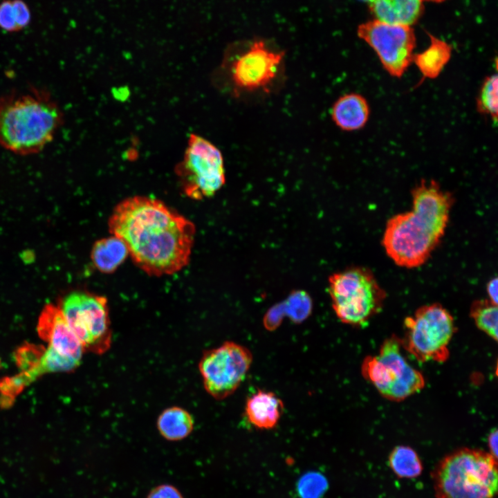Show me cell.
<instances>
[{"label": "cell", "mask_w": 498, "mask_h": 498, "mask_svg": "<svg viewBox=\"0 0 498 498\" xmlns=\"http://www.w3.org/2000/svg\"><path fill=\"white\" fill-rule=\"evenodd\" d=\"M401 338L392 335L382 344L378 353L364 360L361 372L385 398L401 401L425 386L423 374L413 367L403 353Z\"/></svg>", "instance_id": "cell-7"}, {"label": "cell", "mask_w": 498, "mask_h": 498, "mask_svg": "<svg viewBox=\"0 0 498 498\" xmlns=\"http://www.w3.org/2000/svg\"><path fill=\"white\" fill-rule=\"evenodd\" d=\"M176 174L183 192L194 200L212 196L225 183L221 151L210 141L196 134L190 136Z\"/></svg>", "instance_id": "cell-10"}, {"label": "cell", "mask_w": 498, "mask_h": 498, "mask_svg": "<svg viewBox=\"0 0 498 498\" xmlns=\"http://www.w3.org/2000/svg\"><path fill=\"white\" fill-rule=\"evenodd\" d=\"M147 498H183L181 492L174 486L162 484L153 488Z\"/></svg>", "instance_id": "cell-27"}, {"label": "cell", "mask_w": 498, "mask_h": 498, "mask_svg": "<svg viewBox=\"0 0 498 498\" xmlns=\"http://www.w3.org/2000/svg\"><path fill=\"white\" fill-rule=\"evenodd\" d=\"M284 314L282 304L273 306L265 315L264 319L265 328L270 331L275 329L282 322Z\"/></svg>", "instance_id": "cell-26"}, {"label": "cell", "mask_w": 498, "mask_h": 498, "mask_svg": "<svg viewBox=\"0 0 498 498\" xmlns=\"http://www.w3.org/2000/svg\"><path fill=\"white\" fill-rule=\"evenodd\" d=\"M431 476L436 498H495L497 493V459L479 449L453 451Z\"/></svg>", "instance_id": "cell-5"}, {"label": "cell", "mask_w": 498, "mask_h": 498, "mask_svg": "<svg viewBox=\"0 0 498 498\" xmlns=\"http://www.w3.org/2000/svg\"><path fill=\"white\" fill-rule=\"evenodd\" d=\"M128 255L129 251L125 243L113 234L95 241L91 252L94 266L105 274L115 272Z\"/></svg>", "instance_id": "cell-18"}, {"label": "cell", "mask_w": 498, "mask_h": 498, "mask_svg": "<svg viewBox=\"0 0 498 498\" xmlns=\"http://www.w3.org/2000/svg\"><path fill=\"white\" fill-rule=\"evenodd\" d=\"M412 208L388 219L382 245L388 257L407 268L422 266L441 242L454 199L436 181L422 179L412 189Z\"/></svg>", "instance_id": "cell-2"}, {"label": "cell", "mask_w": 498, "mask_h": 498, "mask_svg": "<svg viewBox=\"0 0 498 498\" xmlns=\"http://www.w3.org/2000/svg\"><path fill=\"white\" fill-rule=\"evenodd\" d=\"M37 331L39 336L48 343V347L81 362L84 349L58 306L52 304L44 306L39 317Z\"/></svg>", "instance_id": "cell-13"}, {"label": "cell", "mask_w": 498, "mask_h": 498, "mask_svg": "<svg viewBox=\"0 0 498 498\" xmlns=\"http://www.w3.org/2000/svg\"><path fill=\"white\" fill-rule=\"evenodd\" d=\"M328 292L333 309L344 324H365L382 308L386 293L369 268L353 266L332 274Z\"/></svg>", "instance_id": "cell-6"}, {"label": "cell", "mask_w": 498, "mask_h": 498, "mask_svg": "<svg viewBox=\"0 0 498 498\" xmlns=\"http://www.w3.org/2000/svg\"><path fill=\"white\" fill-rule=\"evenodd\" d=\"M108 225L125 243L135 264L149 275H172L189 263L195 226L160 200L144 196L122 200Z\"/></svg>", "instance_id": "cell-1"}, {"label": "cell", "mask_w": 498, "mask_h": 498, "mask_svg": "<svg viewBox=\"0 0 498 498\" xmlns=\"http://www.w3.org/2000/svg\"><path fill=\"white\" fill-rule=\"evenodd\" d=\"M470 312V317L477 328L497 341L498 338L497 304L488 299H477L472 303Z\"/></svg>", "instance_id": "cell-22"}, {"label": "cell", "mask_w": 498, "mask_h": 498, "mask_svg": "<svg viewBox=\"0 0 498 498\" xmlns=\"http://www.w3.org/2000/svg\"><path fill=\"white\" fill-rule=\"evenodd\" d=\"M57 306L84 350L103 354L110 349L112 332L105 297L73 291L64 296Z\"/></svg>", "instance_id": "cell-9"}, {"label": "cell", "mask_w": 498, "mask_h": 498, "mask_svg": "<svg viewBox=\"0 0 498 498\" xmlns=\"http://www.w3.org/2000/svg\"><path fill=\"white\" fill-rule=\"evenodd\" d=\"M423 1H433V2L439 3V2L444 1H445V0H423Z\"/></svg>", "instance_id": "cell-30"}, {"label": "cell", "mask_w": 498, "mask_h": 498, "mask_svg": "<svg viewBox=\"0 0 498 498\" xmlns=\"http://www.w3.org/2000/svg\"><path fill=\"white\" fill-rule=\"evenodd\" d=\"M403 349L418 362H443L448 360V345L456 332L452 314L441 304L421 306L404 321Z\"/></svg>", "instance_id": "cell-8"}, {"label": "cell", "mask_w": 498, "mask_h": 498, "mask_svg": "<svg viewBox=\"0 0 498 498\" xmlns=\"http://www.w3.org/2000/svg\"><path fill=\"white\" fill-rule=\"evenodd\" d=\"M362 1H366L369 2L371 0H362Z\"/></svg>", "instance_id": "cell-31"}, {"label": "cell", "mask_w": 498, "mask_h": 498, "mask_svg": "<svg viewBox=\"0 0 498 498\" xmlns=\"http://www.w3.org/2000/svg\"><path fill=\"white\" fill-rule=\"evenodd\" d=\"M327 487L324 476L317 472H309L301 477L297 490L301 498H320Z\"/></svg>", "instance_id": "cell-25"}, {"label": "cell", "mask_w": 498, "mask_h": 498, "mask_svg": "<svg viewBox=\"0 0 498 498\" xmlns=\"http://www.w3.org/2000/svg\"><path fill=\"white\" fill-rule=\"evenodd\" d=\"M430 44L423 51L414 54V62L421 73L422 80L438 77L449 62L452 46L434 35L429 34Z\"/></svg>", "instance_id": "cell-17"}, {"label": "cell", "mask_w": 498, "mask_h": 498, "mask_svg": "<svg viewBox=\"0 0 498 498\" xmlns=\"http://www.w3.org/2000/svg\"><path fill=\"white\" fill-rule=\"evenodd\" d=\"M331 116L333 123L342 131H355L365 127L370 116L367 100L361 94L349 93L333 103Z\"/></svg>", "instance_id": "cell-14"}, {"label": "cell", "mask_w": 498, "mask_h": 498, "mask_svg": "<svg viewBox=\"0 0 498 498\" xmlns=\"http://www.w3.org/2000/svg\"><path fill=\"white\" fill-rule=\"evenodd\" d=\"M63 122L61 107L46 90L33 87L0 97V145L13 154L39 153Z\"/></svg>", "instance_id": "cell-4"}, {"label": "cell", "mask_w": 498, "mask_h": 498, "mask_svg": "<svg viewBox=\"0 0 498 498\" xmlns=\"http://www.w3.org/2000/svg\"><path fill=\"white\" fill-rule=\"evenodd\" d=\"M357 33L375 51L383 68L391 77H401L412 63L416 36L410 26L374 19L361 24Z\"/></svg>", "instance_id": "cell-12"}, {"label": "cell", "mask_w": 498, "mask_h": 498, "mask_svg": "<svg viewBox=\"0 0 498 498\" xmlns=\"http://www.w3.org/2000/svg\"><path fill=\"white\" fill-rule=\"evenodd\" d=\"M160 435L168 441H176L185 439L193 431L194 421L185 409L173 406L164 409L156 421Z\"/></svg>", "instance_id": "cell-19"}, {"label": "cell", "mask_w": 498, "mask_h": 498, "mask_svg": "<svg viewBox=\"0 0 498 498\" xmlns=\"http://www.w3.org/2000/svg\"><path fill=\"white\" fill-rule=\"evenodd\" d=\"M388 464L393 473L400 479H414L423 471L422 461L411 447L398 445L390 452Z\"/></svg>", "instance_id": "cell-20"}, {"label": "cell", "mask_w": 498, "mask_h": 498, "mask_svg": "<svg viewBox=\"0 0 498 498\" xmlns=\"http://www.w3.org/2000/svg\"><path fill=\"white\" fill-rule=\"evenodd\" d=\"M477 112L488 116L494 122L498 116V76L497 73L488 75L483 80L476 98Z\"/></svg>", "instance_id": "cell-23"}, {"label": "cell", "mask_w": 498, "mask_h": 498, "mask_svg": "<svg viewBox=\"0 0 498 498\" xmlns=\"http://www.w3.org/2000/svg\"><path fill=\"white\" fill-rule=\"evenodd\" d=\"M31 13L23 0H6L0 3V28L8 32H17L30 23Z\"/></svg>", "instance_id": "cell-21"}, {"label": "cell", "mask_w": 498, "mask_h": 498, "mask_svg": "<svg viewBox=\"0 0 498 498\" xmlns=\"http://www.w3.org/2000/svg\"><path fill=\"white\" fill-rule=\"evenodd\" d=\"M284 313L295 323H300L310 315L312 303L308 295L297 291L291 294L282 304Z\"/></svg>", "instance_id": "cell-24"}, {"label": "cell", "mask_w": 498, "mask_h": 498, "mask_svg": "<svg viewBox=\"0 0 498 498\" xmlns=\"http://www.w3.org/2000/svg\"><path fill=\"white\" fill-rule=\"evenodd\" d=\"M285 80V52L261 39L231 44L216 73L221 90L242 101L271 96Z\"/></svg>", "instance_id": "cell-3"}, {"label": "cell", "mask_w": 498, "mask_h": 498, "mask_svg": "<svg viewBox=\"0 0 498 498\" xmlns=\"http://www.w3.org/2000/svg\"><path fill=\"white\" fill-rule=\"evenodd\" d=\"M252 362L250 351L234 342L206 350L199 363L205 391L216 400L228 397L244 380Z\"/></svg>", "instance_id": "cell-11"}, {"label": "cell", "mask_w": 498, "mask_h": 498, "mask_svg": "<svg viewBox=\"0 0 498 498\" xmlns=\"http://www.w3.org/2000/svg\"><path fill=\"white\" fill-rule=\"evenodd\" d=\"M498 432L497 429L492 430L488 436V447L489 453L496 459H497V439Z\"/></svg>", "instance_id": "cell-29"}, {"label": "cell", "mask_w": 498, "mask_h": 498, "mask_svg": "<svg viewBox=\"0 0 498 498\" xmlns=\"http://www.w3.org/2000/svg\"><path fill=\"white\" fill-rule=\"evenodd\" d=\"M284 403L273 392L259 389L246 400L245 414L256 428L270 430L278 423Z\"/></svg>", "instance_id": "cell-15"}, {"label": "cell", "mask_w": 498, "mask_h": 498, "mask_svg": "<svg viewBox=\"0 0 498 498\" xmlns=\"http://www.w3.org/2000/svg\"><path fill=\"white\" fill-rule=\"evenodd\" d=\"M423 0H371L369 9L376 19L398 25L416 23L423 11Z\"/></svg>", "instance_id": "cell-16"}, {"label": "cell", "mask_w": 498, "mask_h": 498, "mask_svg": "<svg viewBox=\"0 0 498 498\" xmlns=\"http://www.w3.org/2000/svg\"><path fill=\"white\" fill-rule=\"evenodd\" d=\"M498 281L497 277H495L490 279L486 284V292L488 294V299L492 302L497 304V295H498Z\"/></svg>", "instance_id": "cell-28"}]
</instances>
